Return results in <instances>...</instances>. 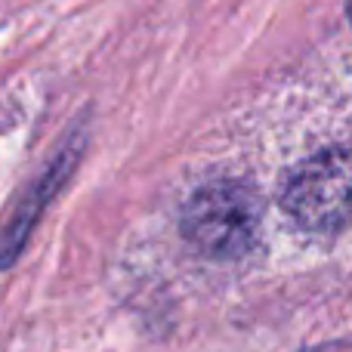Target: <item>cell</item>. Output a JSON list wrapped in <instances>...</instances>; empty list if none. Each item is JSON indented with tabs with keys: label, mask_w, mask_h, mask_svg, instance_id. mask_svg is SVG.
Segmentation results:
<instances>
[{
	"label": "cell",
	"mask_w": 352,
	"mask_h": 352,
	"mask_svg": "<svg viewBox=\"0 0 352 352\" xmlns=\"http://www.w3.org/2000/svg\"><path fill=\"white\" fill-rule=\"evenodd\" d=\"M84 142H87V127L74 124L68 130V136L62 140V146L56 148V155L47 161V167L25 186V192L12 201L6 217L0 219V269H10L22 256L37 219L43 217L50 201L59 195V188L65 186L72 170L78 167L80 155H84Z\"/></svg>",
	"instance_id": "cell-3"
},
{
	"label": "cell",
	"mask_w": 352,
	"mask_h": 352,
	"mask_svg": "<svg viewBox=\"0 0 352 352\" xmlns=\"http://www.w3.org/2000/svg\"><path fill=\"white\" fill-rule=\"evenodd\" d=\"M182 235L192 248L213 260L244 256L260 229V198L250 186L217 179L201 186L182 207Z\"/></svg>",
	"instance_id": "cell-1"
},
{
	"label": "cell",
	"mask_w": 352,
	"mask_h": 352,
	"mask_svg": "<svg viewBox=\"0 0 352 352\" xmlns=\"http://www.w3.org/2000/svg\"><path fill=\"white\" fill-rule=\"evenodd\" d=\"M346 16H349V22H352V0H346Z\"/></svg>",
	"instance_id": "cell-4"
},
{
	"label": "cell",
	"mask_w": 352,
	"mask_h": 352,
	"mask_svg": "<svg viewBox=\"0 0 352 352\" xmlns=\"http://www.w3.org/2000/svg\"><path fill=\"white\" fill-rule=\"evenodd\" d=\"M281 207L297 226L334 235L352 223V148L337 146L300 161L281 186Z\"/></svg>",
	"instance_id": "cell-2"
}]
</instances>
